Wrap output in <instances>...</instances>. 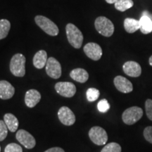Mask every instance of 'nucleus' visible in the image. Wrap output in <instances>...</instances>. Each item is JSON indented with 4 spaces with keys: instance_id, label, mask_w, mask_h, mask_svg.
I'll list each match as a JSON object with an SVG mask.
<instances>
[{
    "instance_id": "f257e3e1",
    "label": "nucleus",
    "mask_w": 152,
    "mask_h": 152,
    "mask_svg": "<svg viewBox=\"0 0 152 152\" xmlns=\"http://www.w3.org/2000/svg\"><path fill=\"white\" fill-rule=\"evenodd\" d=\"M68 42L75 49H80L83 42V35L77 26L73 23H68L66 27Z\"/></svg>"
},
{
    "instance_id": "f03ea898",
    "label": "nucleus",
    "mask_w": 152,
    "mask_h": 152,
    "mask_svg": "<svg viewBox=\"0 0 152 152\" xmlns=\"http://www.w3.org/2000/svg\"><path fill=\"white\" fill-rule=\"evenodd\" d=\"M26 57L21 54L13 56L10 62V71L16 77H23L26 74Z\"/></svg>"
},
{
    "instance_id": "7ed1b4c3",
    "label": "nucleus",
    "mask_w": 152,
    "mask_h": 152,
    "mask_svg": "<svg viewBox=\"0 0 152 152\" xmlns=\"http://www.w3.org/2000/svg\"><path fill=\"white\" fill-rule=\"evenodd\" d=\"M94 26L97 32L104 37H111L114 33V25L109 18L99 16L95 20Z\"/></svg>"
},
{
    "instance_id": "20e7f679",
    "label": "nucleus",
    "mask_w": 152,
    "mask_h": 152,
    "mask_svg": "<svg viewBox=\"0 0 152 152\" xmlns=\"http://www.w3.org/2000/svg\"><path fill=\"white\" fill-rule=\"evenodd\" d=\"M36 24L47 34L51 36H56L58 34V28L50 19L43 16H35Z\"/></svg>"
},
{
    "instance_id": "39448f33",
    "label": "nucleus",
    "mask_w": 152,
    "mask_h": 152,
    "mask_svg": "<svg viewBox=\"0 0 152 152\" xmlns=\"http://www.w3.org/2000/svg\"><path fill=\"white\" fill-rule=\"evenodd\" d=\"M143 111L138 106H132L128 108L123 113V121L126 125H133L142 118Z\"/></svg>"
},
{
    "instance_id": "423d86ee",
    "label": "nucleus",
    "mask_w": 152,
    "mask_h": 152,
    "mask_svg": "<svg viewBox=\"0 0 152 152\" xmlns=\"http://www.w3.org/2000/svg\"><path fill=\"white\" fill-rule=\"evenodd\" d=\"M89 137L93 143L99 146L104 145L108 141V135L104 128L94 126L89 131Z\"/></svg>"
},
{
    "instance_id": "0eeeda50",
    "label": "nucleus",
    "mask_w": 152,
    "mask_h": 152,
    "mask_svg": "<svg viewBox=\"0 0 152 152\" xmlns=\"http://www.w3.org/2000/svg\"><path fill=\"white\" fill-rule=\"evenodd\" d=\"M55 90L61 96L71 98L75 94L76 87L70 82H58L55 85Z\"/></svg>"
},
{
    "instance_id": "6e6552de",
    "label": "nucleus",
    "mask_w": 152,
    "mask_h": 152,
    "mask_svg": "<svg viewBox=\"0 0 152 152\" xmlns=\"http://www.w3.org/2000/svg\"><path fill=\"white\" fill-rule=\"evenodd\" d=\"M45 67L47 74L52 78L58 79L61 76V66L54 57H49Z\"/></svg>"
},
{
    "instance_id": "1a4fd4ad",
    "label": "nucleus",
    "mask_w": 152,
    "mask_h": 152,
    "mask_svg": "<svg viewBox=\"0 0 152 152\" xmlns=\"http://www.w3.org/2000/svg\"><path fill=\"white\" fill-rule=\"evenodd\" d=\"M16 140L26 149H30L35 147L36 144L35 139L28 131L25 130H19L16 132Z\"/></svg>"
},
{
    "instance_id": "9d476101",
    "label": "nucleus",
    "mask_w": 152,
    "mask_h": 152,
    "mask_svg": "<svg viewBox=\"0 0 152 152\" xmlns=\"http://www.w3.org/2000/svg\"><path fill=\"white\" fill-rule=\"evenodd\" d=\"M58 117L62 124L71 126L75 122V115L67 106H62L58 111Z\"/></svg>"
},
{
    "instance_id": "9b49d317",
    "label": "nucleus",
    "mask_w": 152,
    "mask_h": 152,
    "mask_svg": "<svg viewBox=\"0 0 152 152\" xmlns=\"http://www.w3.org/2000/svg\"><path fill=\"white\" fill-rule=\"evenodd\" d=\"M83 50L86 56L92 60L98 61L102 58V49L98 44L94 42L87 43L85 45Z\"/></svg>"
},
{
    "instance_id": "f8f14e48",
    "label": "nucleus",
    "mask_w": 152,
    "mask_h": 152,
    "mask_svg": "<svg viewBox=\"0 0 152 152\" xmlns=\"http://www.w3.org/2000/svg\"><path fill=\"white\" fill-rule=\"evenodd\" d=\"M113 83L117 90L123 93H130L133 90L132 83L123 76H116L114 78Z\"/></svg>"
},
{
    "instance_id": "ddd939ff",
    "label": "nucleus",
    "mask_w": 152,
    "mask_h": 152,
    "mask_svg": "<svg viewBox=\"0 0 152 152\" xmlns=\"http://www.w3.org/2000/svg\"><path fill=\"white\" fill-rule=\"evenodd\" d=\"M123 69L126 75L132 77H137L142 73V68L140 64L132 61L125 62L123 64Z\"/></svg>"
},
{
    "instance_id": "4468645a",
    "label": "nucleus",
    "mask_w": 152,
    "mask_h": 152,
    "mask_svg": "<svg viewBox=\"0 0 152 152\" xmlns=\"http://www.w3.org/2000/svg\"><path fill=\"white\" fill-rule=\"evenodd\" d=\"M140 30L143 34H149L152 32V14L144 11L142 12V16L140 19Z\"/></svg>"
},
{
    "instance_id": "2eb2a0df",
    "label": "nucleus",
    "mask_w": 152,
    "mask_h": 152,
    "mask_svg": "<svg viewBox=\"0 0 152 152\" xmlns=\"http://www.w3.org/2000/svg\"><path fill=\"white\" fill-rule=\"evenodd\" d=\"M15 93V88L8 81H0V99L4 100L12 98Z\"/></svg>"
},
{
    "instance_id": "dca6fc26",
    "label": "nucleus",
    "mask_w": 152,
    "mask_h": 152,
    "mask_svg": "<svg viewBox=\"0 0 152 152\" xmlns=\"http://www.w3.org/2000/svg\"><path fill=\"white\" fill-rule=\"evenodd\" d=\"M41 99L40 93L36 90H29L25 95V103L29 108H33L39 103Z\"/></svg>"
},
{
    "instance_id": "f3484780",
    "label": "nucleus",
    "mask_w": 152,
    "mask_h": 152,
    "mask_svg": "<svg viewBox=\"0 0 152 152\" xmlns=\"http://www.w3.org/2000/svg\"><path fill=\"white\" fill-rule=\"evenodd\" d=\"M47 60V54L45 50H39L33 57V65L37 69H42L46 66Z\"/></svg>"
},
{
    "instance_id": "a211bd4d",
    "label": "nucleus",
    "mask_w": 152,
    "mask_h": 152,
    "mask_svg": "<svg viewBox=\"0 0 152 152\" xmlns=\"http://www.w3.org/2000/svg\"><path fill=\"white\" fill-rule=\"evenodd\" d=\"M70 76L74 80L80 83H85L89 78V74L83 68H75L70 73Z\"/></svg>"
},
{
    "instance_id": "6ab92c4d",
    "label": "nucleus",
    "mask_w": 152,
    "mask_h": 152,
    "mask_svg": "<svg viewBox=\"0 0 152 152\" xmlns=\"http://www.w3.org/2000/svg\"><path fill=\"white\" fill-rule=\"evenodd\" d=\"M4 121L7 125L9 130L11 132H16L18 128V121L17 118L12 113H6L4 116Z\"/></svg>"
},
{
    "instance_id": "aec40b11",
    "label": "nucleus",
    "mask_w": 152,
    "mask_h": 152,
    "mask_svg": "<svg viewBox=\"0 0 152 152\" xmlns=\"http://www.w3.org/2000/svg\"><path fill=\"white\" fill-rule=\"evenodd\" d=\"M124 28L128 33H133L140 29V21L136 19L127 18L124 20Z\"/></svg>"
},
{
    "instance_id": "412c9836",
    "label": "nucleus",
    "mask_w": 152,
    "mask_h": 152,
    "mask_svg": "<svg viewBox=\"0 0 152 152\" xmlns=\"http://www.w3.org/2000/svg\"><path fill=\"white\" fill-rule=\"evenodd\" d=\"M11 28V23L7 19L0 20V40L7 37Z\"/></svg>"
},
{
    "instance_id": "4be33fe9",
    "label": "nucleus",
    "mask_w": 152,
    "mask_h": 152,
    "mask_svg": "<svg viewBox=\"0 0 152 152\" xmlns=\"http://www.w3.org/2000/svg\"><path fill=\"white\" fill-rule=\"evenodd\" d=\"M114 4H115V8L118 11L123 12L132 7L134 2L132 0H118Z\"/></svg>"
},
{
    "instance_id": "5701e85b",
    "label": "nucleus",
    "mask_w": 152,
    "mask_h": 152,
    "mask_svg": "<svg viewBox=\"0 0 152 152\" xmlns=\"http://www.w3.org/2000/svg\"><path fill=\"white\" fill-rule=\"evenodd\" d=\"M100 95V92L96 88H89L88 90H87L86 92V96L87 99L89 102H93L94 101H96L99 98Z\"/></svg>"
},
{
    "instance_id": "b1692460",
    "label": "nucleus",
    "mask_w": 152,
    "mask_h": 152,
    "mask_svg": "<svg viewBox=\"0 0 152 152\" xmlns=\"http://www.w3.org/2000/svg\"><path fill=\"white\" fill-rule=\"evenodd\" d=\"M101 152H121V147L120 144L115 142H111L106 144Z\"/></svg>"
},
{
    "instance_id": "393cba45",
    "label": "nucleus",
    "mask_w": 152,
    "mask_h": 152,
    "mask_svg": "<svg viewBox=\"0 0 152 152\" xmlns=\"http://www.w3.org/2000/svg\"><path fill=\"white\" fill-rule=\"evenodd\" d=\"M97 109L101 113H106L109 111L110 109V104L108 102V101L104 99L100 100L97 104Z\"/></svg>"
},
{
    "instance_id": "a878e982",
    "label": "nucleus",
    "mask_w": 152,
    "mask_h": 152,
    "mask_svg": "<svg viewBox=\"0 0 152 152\" xmlns=\"http://www.w3.org/2000/svg\"><path fill=\"white\" fill-rule=\"evenodd\" d=\"M9 129L4 121H0V141H3L8 134Z\"/></svg>"
},
{
    "instance_id": "bb28decb",
    "label": "nucleus",
    "mask_w": 152,
    "mask_h": 152,
    "mask_svg": "<svg viewBox=\"0 0 152 152\" xmlns=\"http://www.w3.org/2000/svg\"><path fill=\"white\" fill-rule=\"evenodd\" d=\"M4 152H23V149L19 144L11 143L6 147Z\"/></svg>"
},
{
    "instance_id": "cd10ccee",
    "label": "nucleus",
    "mask_w": 152,
    "mask_h": 152,
    "mask_svg": "<svg viewBox=\"0 0 152 152\" xmlns=\"http://www.w3.org/2000/svg\"><path fill=\"white\" fill-rule=\"evenodd\" d=\"M145 109H146V113L148 118L152 121V100L151 99H147L145 102Z\"/></svg>"
},
{
    "instance_id": "c85d7f7f",
    "label": "nucleus",
    "mask_w": 152,
    "mask_h": 152,
    "mask_svg": "<svg viewBox=\"0 0 152 152\" xmlns=\"http://www.w3.org/2000/svg\"><path fill=\"white\" fill-rule=\"evenodd\" d=\"M144 137L147 141L152 144V126H148L144 129Z\"/></svg>"
},
{
    "instance_id": "c756f323",
    "label": "nucleus",
    "mask_w": 152,
    "mask_h": 152,
    "mask_svg": "<svg viewBox=\"0 0 152 152\" xmlns=\"http://www.w3.org/2000/svg\"><path fill=\"white\" fill-rule=\"evenodd\" d=\"M45 152H65V151L60 147H53L47 149Z\"/></svg>"
},
{
    "instance_id": "7c9ffc66",
    "label": "nucleus",
    "mask_w": 152,
    "mask_h": 152,
    "mask_svg": "<svg viewBox=\"0 0 152 152\" xmlns=\"http://www.w3.org/2000/svg\"><path fill=\"white\" fill-rule=\"evenodd\" d=\"M105 1L109 4H115L118 0H105Z\"/></svg>"
},
{
    "instance_id": "2f4dec72",
    "label": "nucleus",
    "mask_w": 152,
    "mask_h": 152,
    "mask_svg": "<svg viewBox=\"0 0 152 152\" xmlns=\"http://www.w3.org/2000/svg\"><path fill=\"white\" fill-rule=\"evenodd\" d=\"M149 62V64H150V66H152V56H150Z\"/></svg>"
},
{
    "instance_id": "473e14b6",
    "label": "nucleus",
    "mask_w": 152,
    "mask_h": 152,
    "mask_svg": "<svg viewBox=\"0 0 152 152\" xmlns=\"http://www.w3.org/2000/svg\"><path fill=\"white\" fill-rule=\"evenodd\" d=\"M0 151H1V147H0Z\"/></svg>"
}]
</instances>
